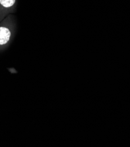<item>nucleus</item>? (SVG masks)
<instances>
[{"label": "nucleus", "instance_id": "nucleus-1", "mask_svg": "<svg viewBox=\"0 0 130 147\" xmlns=\"http://www.w3.org/2000/svg\"><path fill=\"white\" fill-rule=\"evenodd\" d=\"M0 23V49L5 47L10 41L12 32L7 23L2 21Z\"/></svg>", "mask_w": 130, "mask_h": 147}, {"label": "nucleus", "instance_id": "nucleus-2", "mask_svg": "<svg viewBox=\"0 0 130 147\" xmlns=\"http://www.w3.org/2000/svg\"><path fill=\"white\" fill-rule=\"evenodd\" d=\"M16 0H0V22L11 12Z\"/></svg>", "mask_w": 130, "mask_h": 147}]
</instances>
